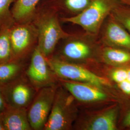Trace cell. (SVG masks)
Listing matches in <instances>:
<instances>
[{
	"label": "cell",
	"mask_w": 130,
	"mask_h": 130,
	"mask_svg": "<svg viewBox=\"0 0 130 130\" xmlns=\"http://www.w3.org/2000/svg\"><path fill=\"white\" fill-rule=\"evenodd\" d=\"M102 46L98 37L84 31L70 33L62 40L53 55L64 60L85 66L101 63Z\"/></svg>",
	"instance_id": "6da1fadb"
},
{
	"label": "cell",
	"mask_w": 130,
	"mask_h": 130,
	"mask_svg": "<svg viewBox=\"0 0 130 130\" xmlns=\"http://www.w3.org/2000/svg\"><path fill=\"white\" fill-rule=\"evenodd\" d=\"M32 22L37 29L38 47L46 58L54 54L59 42L70 34L62 27L60 15L40 3L35 11Z\"/></svg>",
	"instance_id": "7a4b0ae2"
},
{
	"label": "cell",
	"mask_w": 130,
	"mask_h": 130,
	"mask_svg": "<svg viewBox=\"0 0 130 130\" xmlns=\"http://www.w3.org/2000/svg\"><path fill=\"white\" fill-rule=\"evenodd\" d=\"M120 3L119 0H91L81 13L71 18L60 17L61 21L79 26L85 32L98 37L104 21Z\"/></svg>",
	"instance_id": "3957f363"
},
{
	"label": "cell",
	"mask_w": 130,
	"mask_h": 130,
	"mask_svg": "<svg viewBox=\"0 0 130 130\" xmlns=\"http://www.w3.org/2000/svg\"><path fill=\"white\" fill-rule=\"evenodd\" d=\"M77 103L70 93L59 84L43 130H70L78 119Z\"/></svg>",
	"instance_id": "277c9868"
},
{
	"label": "cell",
	"mask_w": 130,
	"mask_h": 130,
	"mask_svg": "<svg viewBox=\"0 0 130 130\" xmlns=\"http://www.w3.org/2000/svg\"><path fill=\"white\" fill-rule=\"evenodd\" d=\"M48 64L58 79L93 84L112 89L110 82L85 66L64 60L55 55L47 58Z\"/></svg>",
	"instance_id": "5b68a950"
},
{
	"label": "cell",
	"mask_w": 130,
	"mask_h": 130,
	"mask_svg": "<svg viewBox=\"0 0 130 130\" xmlns=\"http://www.w3.org/2000/svg\"><path fill=\"white\" fill-rule=\"evenodd\" d=\"M9 38L12 60H29L38 42L37 29L32 21L14 23L9 28Z\"/></svg>",
	"instance_id": "8992f818"
},
{
	"label": "cell",
	"mask_w": 130,
	"mask_h": 130,
	"mask_svg": "<svg viewBox=\"0 0 130 130\" xmlns=\"http://www.w3.org/2000/svg\"><path fill=\"white\" fill-rule=\"evenodd\" d=\"M59 83L74 97L77 103L98 105L117 103L118 97L112 89L93 84L58 79Z\"/></svg>",
	"instance_id": "52a82bcc"
},
{
	"label": "cell",
	"mask_w": 130,
	"mask_h": 130,
	"mask_svg": "<svg viewBox=\"0 0 130 130\" xmlns=\"http://www.w3.org/2000/svg\"><path fill=\"white\" fill-rule=\"evenodd\" d=\"M59 85V84L38 90L27 108L28 119L32 130H43L51 111Z\"/></svg>",
	"instance_id": "ba28073f"
},
{
	"label": "cell",
	"mask_w": 130,
	"mask_h": 130,
	"mask_svg": "<svg viewBox=\"0 0 130 130\" xmlns=\"http://www.w3.org/2000/svg\"><path fill=\"white\" fill-rule=\"evenodd\" d=\"M25 74L37 91L41 89L59 84L46 57L38 46L30 56Z\"/></svg>",
	"instance_id": "9c48e42d"
},
{
	"label": "cell",
	"mask_w": 130,
	"mask_h": 130,
	"mask_svg": "<svg viewBox=\"0 0 130 130\" xmlns=\"http://www.w3.org/2000/svg\"><path fill=\"white\" fill-rule=\"evenodd\" d=\"M0 88L7 106L26 108L37 92L25 74L9 82L0 84Z\"/></svg>",
	"instance_id": "30bf717a"
},
{
	"label": "cell",
	"mask_w": 130,
	"mask_h": 130,
	"mask_svg": "<svg viewBox=\"0 0 130 130\" xmlns=\"http://www.w3.org/2000/svg\"><path fill=\"white\" fill-rule=\"evenodd\" d=\"M120 106L112 103L100 110L87 113L79 121L77 128L82 130H117Z\"/></svg>",
	"instance_id": "8fae6325"
},
{
	"label": "cell",
	"mask_w": 130,
	"mask_h": 130,
	"mask_svg": "<svg viewBox=\"0 0 130 130\" xmlns=\"http://www.w3.org/2000/svg\"><path fill=\"white\" fill-rule=\"evenodd\" d=\"M98 38L103 46L130 51V33L111 14L103 24Z\"/></svg>",
	"instance_id": "7c38bea8"
},
{
	"label": "cell",
	"mask_w": 130,
	"mask_h": 130,
	"mask_svg": "<svg viewBox=\"0 0 130 130\" xmlns=\"http://www.w3.org/2000/svg\"><path fill=\"white\" fill-rule=\"evenodd\" d=\"M91 0H42L40 4L55 10L61 18H71L81 13Z\"/></svg>",
	"instance_id": "4fadbf2b"
},
{
	"label": "cell",
	"mask_w": 130,
	"mask_h": 130,
	"mask_svg": "<svg viewBox=\"0 0 130 130\" xmlns=\"http://www.w3.org/2000/svg\"><path fill=\"white\" fill-rule=\"evenodd\" d=\"M2 114L5 130H32L27 108L7 106Z\"/></svg>",
	"instance_id": "5bb4252c"
},
{
	"label": "cell",
	"mask_w": 130,
	"mask_h": 130,
	"mask_svg": "<svg viewBox=\"0 0 130 130\" xmlns=\"http://www.w3.org/2000/svg\"><path fill=\"white\" fill-rule=\"evenodd\" d=\"M106 75L113 86L120 93L130 96V65L120 67L108 66Z\"/></svg>",
	"instance_id": "9a60e30c"
},
{
	"label": "cell",
	"mask_w": 130,
	"mask_h": 130,
	"mask_svg": "<svg viewBox=\"0 0 130 130\" xmlns=\"http://www.w3.org/2000/svg\"><path fill=\"white\" fill-rule=\"evenodd\" d=\"M42 0H18L11 7L14 23L32 21L35 11Z\"/></svg>",
	"instance_id": "2e32d148"
},
{
	"label": "cell",
	"mask_w": 130,
	"mask_h": 130,
	"mask_svg": "<svg viewBox=\"0 0 130 130\" xmlns=\"http://www.w3.org/2000/svg\"><path fill=\"white\" fill-rule=\"evenodd\" d=\"M100 58L101 63L107 66L130 65V51L122 49L103 46Z\"/></svg>",
	"instance_id": "e0dca14e"
},
{
	"label": "cell",
	"mask_w": 130,
	"mask_h": 130,
	"mask_svg": "<svg viewBox=\"0 0 130 130\" xmlns=\"http://www.w3.org/2000/svg\"><path fill=\"white\" fill-rule=\"evenodd\" d=\"M29 60H11L0 64V84L9 82L25 74Z\"/></svg>",
	"instance_id": "ac0fdd59"
},
{
	"label": "cell",
	"mask_w": 130,
	"mask_h": 130,
	"mask_svg": "<svg viewBox=\"0 0 130 130\" xmlns=\"http://www.w3.org/2000/svg\"><path fill=\"white\" fill-rule=\"evenodd\" d=\"M0 28V64L12 59V52L9 38V28Z\"/></svg>",
	"instance_id": "d6986e66"
},
{
	"label": "cell",
	"mask_w": 130,
	"mask_h": 130,
	"mask_svg": "<svg viewBox=\"0 0 130 130\" xmlns=\"http://www.w3.org/2000/svg\"><path fill=\"white\" fill-rule=\"evenodd\" d=\"M112 15L130 33V5L120 3L111 13Z\"/></svg>",
	"instance_id": "ffe728a7"
},
{
	"label": "cell",
	"mask_w": 130,
	"mask_h": 130,
	"mask_svg": "<svg viewBox=\"0 0 130 130\" xmlns=\"http://www.w3.org/2000/svg\"><path fill=\"white\" fill-rule=\"evenodd\" d=\"M18 0H0V28L11 27L14 23L11 7Z\"/></svg>",
	"instance_id": "44dd1931"
},
{
	"label": "cell",
	"mask_w": 130,
	"mask_h": 130,
	"mask_svg": "<svg viewBox=\"0 0 130 130\" xmlns=\"http://www.w3.org/2000/svg\"><path fill=\"white\" fill-rule=\"evenodd\" d=\"M122 126L124 128H130V108L123 118Z\"/></svg>",
	"instance_id": "7402d4cb"
},
{
	"label": "cell",
	"mask_w": 130,
	"mask_h": 130,
	"mask_svg": "<svg viewBox=\"0 0 130 130\" xmlns=\"http://www.w3.org/2000/svg\"><path fill=\"white\" fill-rule=\"evenodd\" d=\"M7 107V105L0 88V112H3Z\"/></svg>",
	"instance_id": "603a6c76"
},
{
	"label": "cell",
	"mask_w": 130,
	"mask_h": 130,
	"mask_svg": "<svg viewBox=\"0 0 130 130\" xmlns=\"http://www.w3.org/2000/svg\"><path fill=\"white\" fill-rule=\"evenodd\" d=\"M0 130H5L3 121L2 112H0Z\"/></svg>",
	"instance_id": "cb8c5ba5"
},
{
	"label": "cell",
	"mask_w": 130,
	"mask_h": 130,
	"mask_svg": "<svg viewBox=\"0 0 130 130\" xmlns=\"http://www.w3.org/2000/svg\"><path fill=\"white\" fill-rule=\"evenodd\" d=\"M119 1L123 4H125L127 5H130V0H119Z\"/></svg>",
	"instance_id": "d4e9b609"
}]
</instances>
